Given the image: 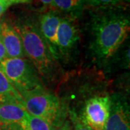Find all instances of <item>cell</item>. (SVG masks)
Returning a JSON list of instances; mask_svg holds the SVG:
<instances>
[{
  "mask_svg": "<svg viewBox=\"0 0 130 130\" xmlns=\"http://www.w3.org/2000/svg\"><path fill=\"white\" fill-rule=\"evenodd\" d=\"M12 5L14 4H28L30 3L31 0H8Z\"/></svg>",
  "mask_w": 130,
  "mask_h": 130,
  "instance_id": "obj_20",
  "label": "cell"
},
{
  "mask_svg": "<svg viewBox=\"0 0 130 130\" xmlns=\"http://www.w3.org/2000/svg\"><path fill=\"white\" fill-rule=\"evenodd\" d=\"M0 103H14L23 107V98L0 70ZM24 108V107H23Z\"/></svg>",
  "mask_w": 130,
  "mask_h": 130,
  "instance_id": "obj_12",
  "label": "cell"
},
{
  "mask_svg": "<svg viewBox=\"0 0 130 130\" xmlns=\"http://www.w3.org/2000/svg\"><path fill=\"white\" fill-rule=\"evenodd\" d=\"M86 5L85 0H53L51 11L63 12L75 18L82 13Z\"/></svg>",
  "mask_w": 130,
  "mask_h": 130,
  "instance_id": "obj_11",
  "label": "cell"
},
{
  "mask_svg": "<svg viewBox=\"0 0 130 130\" xmlns=\"http://www.w3.org/2000/svg\"><path fill=\"white\" fill-rule=\"evenodd\" d=\"M0 130H20L18 127L8 124L0 120Z\"/></svg>",
  "mask_w": 130,
  "mask_h": 130,
  "instance_id": "obj_18",
  "label": "cell"
},
{
  "mask_svg": "<svg viewBox=\"0 0 130 130\" xmlns=\"http://www.w3.org/2000/svg\"><path fill=\"white\" fill-rule=\"evenodd\" d=\"M79 41V32L74 18L68 17L61 19L57 31V54L59 59H72L76 54Z\"/></svg>",
  "mask_w": 130,
  "mask_h": 130,
  "instance_id": "obj_6",
  "label": "cell"
},
{
  "mask_svg": "<svg viewBox=\"0 0 130 130\" xmlns=\"http://www.w3.org/2000/svg\"><path fill=\"white\" fill-rule=\"evenodd\" d=\"M27 130H58L46 121L29 114Z\"/></svg>",
  "mask_w": 130,
  "mask_h": 130,
  "instance_id": "obj_14",
  "label": "cell"
},
{
  "mask_svg": "<svg viewBox=\"0 0 130 130\" xmlns=\"http://www.w3.org/2000/svg\"><path fill=\"white\" fill-rule=\"evenodd\" d=\"M129 16L118 7L98 8L89 22V49L93 58L105 63L116 54L129 35Z\"/></svg>",
  "mask_w": 130,
  "mask_h": 130,
  "instance_id": "obj_1",
  "label": "cell"
},
{
  "mask_svg": "<svg viewBox=\"0 0 130 130\" xmlns=\"http://www.w3.org/2000/svg\"><path fill=\"white\" fill-rule=\"evenodd\" d=\"M60 16L54 11L43 12L38 19V28L42 36L50 48L52 54L56 60L59 59L57 54V31L61 22Z\"/></svg>",
  "mask_w": 130,
  "mask_h": 130,
  "instance_id": "obj_8",
  "label": "cell"
},
{
  "mask_svg": "<svg viewBox=\"0 0 130 130\" xmlns=\"http://www.w3.org/2000/svg\"><path fill=\"white\" fill-rule=\"evenodd\" d=\"M124 1L129 2V0H85L87 5L97 8L119 7Z\"/></svg>",
  "mask_w": 130,
  "mask_h": 130,
  "instance_id": "obj_15",
  "label": "cell"
},
{
  "mask_svg": "<svg viewBox=\"0 0 130 130\" xmlns=\"http://www.w3.org/2000/svg\"><path fill=\"white\" fill-rule=\"evenodd\" d=\"M11 5L12 4L8 0H0V19Z\"/></svg>",
  "mask_w": 130,
  "mask_h": 130,
  "instance_id": "obj_17",
  "label": "cell"
},
{
  "mask_svg": "<svg viewBox=\"0 0 130 130\" xmlns=\"http://www.w3.org/2000/svg\"><path fill=\"white\" fill-rule=\"evenodd\" d=\"M7 58V53H6V51H5V46L2 43V42L0 39V62L2 61H3L5 59Z\"/></svg>",
  "mask_w": 130,
  "mask_h": 130,
  "instance_id": "obj_19",
  "label": "cell"
},
{
  "mask_svg": "<svg viewBox=\"0 0 130 130\" xmlns=\"http://www.w3.org/2000/svg\"><path fill=\"white\" fill-rule=\"evenodd\" d=\"M69 114H70V121H66L58 130H92L75 113L69 112Z\"/></svg>",
  "mask_w": 130,
  "mask_h": 130,
  "instance_id": "obj_13",
  "label": "cell"
},
{
  "mask_svg": "<svg viewBox=\"0 0 130 130\" xmlns=\"http://www.w3.org/2000/svg\"><path fill=\"white\" fill-rule=\"evenodd\" d=\"M110 108V96L95 95L85 101L79 116L92 130H103L109 116Z\"/></svg>",
  "mask_w": 130,
  "mask_h": 130,
  "instance_id": "obj_5",
  "label": "cell"
},
{
  "mask_svg": "<svg viewBox=\"0 0 130 130\" xmlns=\"http://www.w3.org/2000/svg\"><path fill=\"white\" fill-rule=\"evenodd\" d=\"M0 70L22 97L46 90L40 74L27 58H6L0 62Z\"/></svg>",
  "mask_w": 130,
  "mask_h": 130,
  "instance_id": "obj_4",
  "label": "cell"
},
{
  "mask_svg": "<svg viewBox=\"0 0 130 130\" xmlns=\"http://www.w3.org/2000/svg\"><path fill=\"white\" fill-rule=\"evenodd\" d=\"M29 113L23 107L9 103H0V120L18 127L20 130H27Z\"/></svg>",
  "mask_w": 130,
  "mask_h": 130,
  "instance_id": "obj_10",
  "label": "cell"
},
{
  "mask_svg": "<svg viewBox=\"0 0 130 130\" xmlns=\"http://www.w3.org/2000/svg\"><path fill=\"white\" fill-rule=\"evenodd\" d=\"M23 107L30 115L41 119L59 129L64 125L69 111L55 94L46 90L23 96Z\"/></svg>",
  "mask_w": 130,
  "mask_h": 130,
  "instance_id": "obj_3",
  "label": "cell"
},
{
  "mask_svg": "<svg viewBox=\"0 0 130 130\" xmlns=\"http://www.w3.org/2000/svg\"><path fill=\"white\" fill-rule=\"evenodd\" d=\"M0 39L2 42L7 58H26L21 39L7 20H0Z\"/></svg>",
  "mask_w": 130,
  "mask_h": 130,
  "instance_id": "obj_9",
  "label": "cell"
},
{
  "mask_svg": "<svg viewBox=\"0 0 130 130\" xmlns=\"http://www.w3.org/2000/svg\"><path fill=\"white\" fill-rule=\"evenodd\" d=\"M12 25L21 39L26 58L35 67L43 81L51 83L55 80L59 70L58 61L42 36L38 24L24 17L17 19Z\"/></svg>",
  "mask_w": 130,
  "mask_h": 130,
  "instance_id": "obj_2",
  "label": "cell"
},
{
  "mask_svg": "<svg viewBox=\"0 0 130 130\" xmlns=\"http://www.w3.org/2000/svg\"><path fill=\"white\" fill-rule=\"evenodd\" d=\"M110 97V113L103 130H130V108L127 99L121 94H113Z\"/></svg>",
  "mask_w": 130,
  "mask_h": 130,
  "instance_id": "obj_7",
  "label": "cell"
},
{
  "mask_svg": "<svg viewBox=\"0 0 130 130\" xmlns=\"http://www.w3.org/2000/svg\"><path fill=\"white\" fill-rule=\"evenodd\" d=\"M53 0H31V7L33 9L41 12H46L52 10Z\"/></svg>",
  "mask_w": 130,
  "mask_h": 130,
  "instance_id": "obj_16",
  "label": "cell"
}]
</instances>
